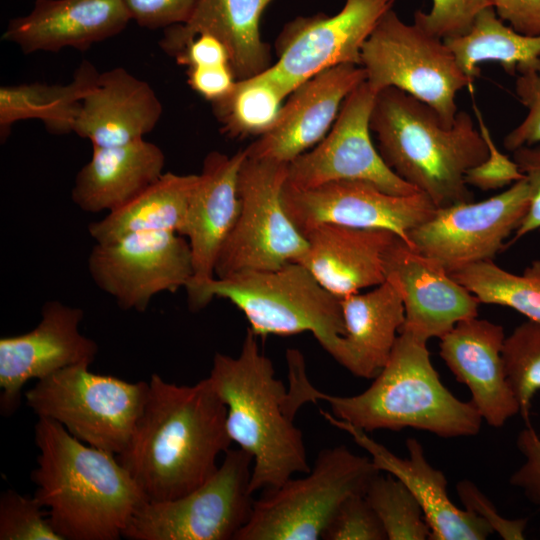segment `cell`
<instances>
[{
	"instance_id": "44",
	"label": "cell",
	"mask_w": 540,
	"mask_h": 540,
	"mask_svg": "<svg viewBox=\"0 0 540 540\" xmlns=\"http://www.w3.org/2000/svg\"><path fill=\"white\" fill-rule=\"evenodd\" d=\"M516 444L525 462L510 477L511 485L520 488L534 505H540V437L530 424L520 431Z\"/></svg>"
},
{
	"instance_id": "4",
	"label": "cell",
	"mask_w": 540,
	"mask_h": 540,
	"mask_svg": "<svg viewBox=\"0 0 540 540\" xmlns=\"http://www.w3.org/2000/svg\"><path fill=\"white\" fill-rule=\"evenodd\" d=\"M208 378L226 406L232 442L252 457V493L276 489L294 473L310 471L288 389L249 328L237 357L214 355Z\"/></svg>"
},
{
	"instance_id": "34",
	"label": "cell",
	"mask_w": 540,
	"mask_h": 540,
	"mask_svg": "<svg viewBox=\"0 0 540 540\" xmlns=\"http://www.w3.org/2000/svg\"><path fill=\"white\" fill-rule=\"evenodd\" d=\"M365 497L378 515L388 540H425L430 527L411 491L392 475L377 474Z\"/></svg>"
},
{
	"instance_id": "25",
	"label": "cell",
	"mask_w": 540,
	"mask_h": 540,
	"mask_svg": "<svg viewBox=\"0 0 540 540\" xmlns=\"http://www.w3.org/2000/svg\"><path fill=\"white\" fill-rule=\"evenodd\" d=\"M162 112L148 82L115 67L99 73L82 100L73 132L92 146L126 145L144 139L157 126Z\"/></svg>"
},
{
	"instance_id": "1",
	"label": "cell",
	"mask_w": 540,
	"mask_h": 540,
	"mask_svg": "<svg viewBox=\"0 0 540 540\" xmlns=\"http://www.w3.org/2000/svg\"><path fill=\"white\" fill-rule=\"evenodd\" d=\"M147 398L119 462L147 501L187 494L217 471V458L232 443L226 406L209 378L193 385L151 375Z\"/></svg>"
},
{
	"instance_id": "6",
	"label": "cell",
	"mask_w": 540,
	"mask_h": 540,
	"mask_svg": "<svg viewBox=\"0 0 540 540\" xmlns=\"http://www.w3.org/2000/svg\"><path fill=\"white\" fill-rule=\"evenodd\" d=\"M191 311L215 298L234 304L258 337L311 332L337 362L346 333L340 298L325 289L300 263L275 270H245L186 290Z\"/></svg>"
},
{
	"instance_id": "11",
	"label": "cell",
	"mask_w": 540,
	"mask_h": 540,
	"mask_svg": "<svg viewBox=\"0 0 540 540\" xmlns=\"http://www.w3.org/2000/svg\"><path fill=\"white\" fill-rule=\"evenodd\" d=\"M287 171L288 164L246 156L237 183L240 212L218 255L215 277L279 269L305 254L307 240L282 203Z\"/></svg>"
},
{
	"instance_id": "9",
	"label": "cell",
	"mask_w": 540,
	"mask_h": 540,
	"mask_svg": "<svg viewBox=\"0 0 540 540\" xmlns=\"http://www.w3.org/2000/svg\"><path fill=\"white\" fill-rule=\"evenodd\" d=\"M361 66L376 93L398 88L431 106L446 126L453 125L458 113L457 94L473 83L443 39L405 23L393 9L365 41Z\"/></svg>"
},
{
	"instance_id": "36",
	"label": "cell",
	"mask_w": 540,
	"mask_h": 540,
	"mask_svg": "<svg viewBox=\"0 0 540 540\" xmlns=\"http://www.w3.org/2000/svg\"><path fill=\"white\" fill-rule=\"evenodd\" d=\"M0 540H63L34 496L13 489L0 496Z\"/></svg>"
},
{
	"instance_id": "15",
	"label": "cell",
	"mask_w": 540,
	"mask_h": 540,
	"mask_svg": "<svg viewBox=\"0 0 540 540\" xmlns=\"http://www.w3.org/2000/svg\"><path fill=\"white\" fill-rule=\"evenodd\" d=\"M376 92L365 80L344 100L327 135L288 164L286 184L312 188L337 180L369 182L393 195L418 191L383 160L371 139L370 115Z\"/></svg>"
},
{
	"instance_id": "31",
	"label": "cell",
	"mask_w": 540,
	"mask_h": 540,
	"mask_svg": "<svg viewBox=\"0 0 540 540\" xmlns=\"http://www.w3.org/2000/svg\"><path fill=\"white\" fill-rule=\"evenodd\" d=\"M462 71L471 80L480 74L479 65L497 62L511 76L540 56V35H524L506 24L492 6L475 17L470 29L444 39Z\"/></svg>"
},
{
	"instance_id": "33",
	"label": "cell",
	"mask_w": 540,
	"mask_h": 540,
	"mask_svg": "<svg viewBox=\"0 0 540 540\" xmlns=\"http://www.w3.org/2000/svg\"><path fill=\"white\" fill-rule=\"evenodd\" d=\"M285 98L260 74L237 80L223 98L212 102L213 112L227 137L261 136L272 128Z\"/></svg>"
},
{
	"instance_id": "46",
	"label": "cell",
	"mask_w": 540,
	"mask_h": 540,
	"mask_svg": "<svg viewBox=\"0 0 540 540\" xmlns=\"http://www.w3.org/2000/svg\"><path fill=\"white\" fill-rule=\"evenodd\" d=\"M496 14L516 31L540 35V0H491Z\"/></svg>"
},
{
	"instance_id": "41",
	"label": "cell",
	"mask_w": 540,
	"mask_h": 540,
	"mask_svg": "<svg viewBox=\"0 0 540 540\" xmlns=\"http://www.w3.org/2000/svg\"><path fill=\"white\" fill-rule=\"evenodd\" d=\"M456 490L464 509L484 520L504 540L525 539L526 518L508 519L499 514L495 505L470 480H461Z\"/></svg>"
},
{
	"instance_id": "13",
	"label": "cell",
	"mask_w": 540,
	"mask_h": 540,
	"mask_svg": "<svg viewBox=\"0 0 540 540\" xmlns=\"http://www.w3.org/2000/svg\"><path fill=\"white\" fill-rule=\"evenodd\" d=\"M530 190L525 178L480 202L437 207L408 235L409 245L452 273L493 260L527 213Z\"/></svg>"
},
{
	"instance_id": "14",
	"label": "cell",
	"mask_w": 540,
	"mask_h": 540,
	"mask_svg": "<svg viewBox=\"0 0 540 540\" xmlns=\"http://www.w3.org/2000/svg\"><path fill=\"white\" fill-rule=\"evenodd\" d=\"M88 271L122 310L144 312L154 296L176 292L193 276L188 240L170 231L125 235L92 248Z\"/></svg>"
},
{
	"instance_id": "38",
	"label": "cell",
	"mask_w": 540,
	"mask_h": 540,
	"mask_svg": "<svg viewBox=\"0 0 540 540\" xmlns=\"http://www.w3.org/2000/svg\"><path fill=\"white\" fill-rule=\"evenodd\" d=\"M324 540H387L384 527L365 495L348 497L325 529Z\"/></svg>"
},
{
	"instance_id": "7",
	"label": "cell",
	"mask_w": 540,
	"mask_h": 540,
	"mask_svg": "<svg viewBox=\"0 0 540 540\" xmlns=\"http://www.w3.org/2000/svg\"><path fill=\"white\" fill-rule=\"evenodd\" d=\"M379 469L345 445L322 449L305 477L290 478L254 500L234 540H318L348 497L365 495Z\"/></svg>"
},
{
	"instance_id": "19",
	"label": "cell",
	"mask_w": 540,
	"mask_h": 540,
	"mask_svg": "<svg viewBox=\"0 0 540 540\" xmlns=\"http://www.w3.org/2000/svg\"><path fill=\"white\" fill-rule=\"evenodd\" d=\"M365 80L364 68L350 63L306 80L289 95L272 128L245 148L247 156L289 164L326 136L345 98Z\"/></svg>"
},
{
	"instance_id": "30",
	"label": "cell",
	"mask_w": 540,
	"mask_h": 540,
	"mask_svg": "<svg viewBox=\"0 0 540 540\" xmlns=\"http://www.w3.org/2000/svg\"><path fill=\"white\" fill-rule=\"evenodd\" d=\"M198 174L163 173L159 179L123 207L88 226L99 244L146 231L181 233Z\"/></svg>"
},
{
	"instance_id": "5",
	"label": "cell",
	"mask_w": 540,
	"mask_h": 540,
	"mask_svg": "<svg viewBox=\"0 0 540 540\" xmlns=\"http://www.w3.org/2000/svg\"><path fill=\"white\" fill-rule=\"evenodd\" d=\"M370 129L385 163L436 207L473 201L465 175L488 147L469 113L446 126L431 106L388 87L376 93Z\"/></svg>"
},
{
	"instance_id": "27",
	"label": "cell",
	"mask_w": 540,
	"mask_h": 540,
	"mask_svg": "<svg viewBox=\"0 0 540 540\" xmlns=\"http://www.w3.org/2000/svg\"><path fill=\"white\" fill-rule=\"evenodd\" d=\"M92 148L91 159L78 171L71 190L72 201L83 211H115L164 173V152L145 139Z\"/></svg>"
},
{
	"instance_id": "17",
	"label": "cell",
	"mask_w": 540,
	"mask_h": 540,
	"mask_svg": "<svg viewBox=\"0 0 540 540\" xmlns=\"http://www.w3.org/2000/svg\"><path fill=\"white\" fill-rule=\"evenodd\" d=\"M81 308L59 301L46 302L41 319L31 331L0 339V410L11 416L19 407L24 385L65 367L91 365L97 343L80 332Z\"/></svg>"
},
{
	"instance_id": "8",
	"label": "cell",
	"mask_w": 540,
	"mask_h": 540,
	"mask_svg": "<svg viewBox=\"0 0 540 540\" xmlns=\"http://www.w3.org/2000/svg\"><path fill=\"white\" fill-rule=\"evenodd\" d=\"M89 366H68L37 380L24 394L26 404L83 443L118 455L131 439L149 382L95 374Z\"/></svg>"
},
{
	"instance_id": "24",
	"label": "cell",
	"mask_w": 540,
	"mask_h": 540,
	"mask_svg": "<svg viewBox=\"0 0 540 540\" xmlns=\"http://www.w3.org/2000/svg\"><path fill=\"white\" fill-rule=\"evenodd\" d=\"M302 264L330 293L343 298L386 281V255L398 236L386 229L319 225L306 234Z\"/></svg>"
},
{
	"instance_id": "35",
	"label": "cell",
	"mask_w": 540,
	"mask_h": 540,
	"mask_svg": "<svg viewBox=\"0 0 540 540\" xmlns=\"http://www.w3.org/2000/svg\"><path fill=\"white\" fill-rule=\"evenodd\" d=\"M501 356L519 413L529 424L531 402L540 391V324L528 319L518 325L505 337Z\"/></svg>"
},
{
	"instance_id": "21",
	"label": "cell",
	"mask_w": 540,
	"mask_h": 540,
	"mask_svg": "<svg viewBox=\"0 0 540 540\" xmlns=\"http://www.w3.org/2000/svg\"><path fill=\"white\" fill-rule=\"evenodd\" d=\"M131 20L123 0H35L27 15L9 21L2 40L24 54L86 51L120 34Z\"/></svg>"
},
{
	"instance_id": "39",
	"label": "cell",
	"mask_w": 540,
	"mask_h": 540,
	"mask_svg": "<svg viewBox=\"0 0 540 540\" xmlns=\"http://www.w3.org/2000/svg\"><path fill=\"white\" fill-rule=\"evenodd\" d=\"M490 6L491 0H432L429 12H415L414 23L444 40L464 35L479 12Z\"/></svg>"
},
{
	"instance_id": "16",
	"label": "cell",
	"mask_w": 540,
	"mask_h": 540,
	"mask_svg": "<svg viewBox=\"0 0 540 540\" xmlns=\"http://www.w3.org/2000/svg\"><path fill=\"white\" fill-rule=\"evenodd\" d=\"M284 209L304 235L322 224L386 229L409 244V232L437 208L421 192L393 195L361 180H337L312 188L284 184Z\"/></svg>"
},
{
	"instance_id": "29",
	"label": "cell",
	"mask_w": 540,
	"mask_h": 540,
	"mask_svg": "<svg viewBox=\"0 0 540 540\" xmlns=\"http://www.w3.org/2000/svg\"><path fill=\"white\" fill-rule=\"evenodd\" d=\"M98 75L95 66L83 60L67 84L32 82L1 86V142L6 141L16 122L29 119L40 120L51 134L73 132L82 100Z\"/></svg>"
},
{
	"instance_id": "28",
	"label": "cell",
	"mask_w": 540,
	"mask_h": 540,
	"mask_svg": "<svg viewBox=\"0 0 540 540\" xmlns=\"http://www.w3.org/2000/svg\"><path fill=\"white\" fill-rule=\"evenodd\" d=\"M340 302L346 333L338 363L356 377L374 379L387 363L403 326L402 299L386 280Z\"/></svg>"
},
{
	"instance_id": "42",
	"label": "cell",
	"mask_w": 540,
	"mask_h": 540,
	"mask_svg": "<svg viewBox=\"0 0 540 540\" xmlns=\"http://www.w3.org/2000/svg\"><path fill=\"white\" fill-rule=\"evenodd\" d=\"M133 21L142 28L156 30L185 23L198 0H123Z\"/></svg>"
},
{
	"instance_id": "26",
	"label": "cell",
	"mask_w": 540,
	"mask_h": 540,
	"mask_svg": "<svg viewBox=\"0 0 540 540\" xmlns=\"http://www.w3.org/2000/svg\"><path fill=\"white\" fill-rule=\"evenodd\" d=\"M273 0H198L191 17L163 30L159 46L176 57L197 35L208 34L222 42L236 80L255 77L271 64L268 43L260 33V21Z\"/></svg>"
},
{
	"instance_id": "2",
	"label": "cell",
	"mask_w": 540,
	"mask_h": 540,
	"mask_svg": "<svg viewBox=\"0 0 540 540\" xmlns=\"http://www.w3.org/2000/svg\"><path fill=\"white\" fill-rule=\"evenodd\" d=\"M39 450L31 472L34 497L63 540H118L147 501L117 455L72 436L60 423L38 418Z\"/></svg>"
},
{
	"instance_id": "23",
	"label": "cell",
	"mask_w": 540,
	"mask_h": 540,
	"mask_svg": "<svg viewBox=\"0 0 540 540\" xmlns=\"http://www.w3.org/2000/svg\"><path fill=\"white\" fill-rule=\"evenodd\" d=\"M246 156L244 149L231 156L212 151L204 158L180 233L189 242L193 264L186 290L215 277L218 255L240 212L237 183Z\"/></svg>"
},
{
	"instance_id": "32",
	"label": "cell",
	"mask_w": 540,
	"mask_h": 540,
	"mask_svg": "<svg viewBox=\"0 0 540 540\" xmlns=\"http://www.w3.org/2000/svg\"><path fill=\"white\" fill-rule=\"evenodd\" d=\"M450 274L480 303L509 307L540 324V259L522 275L506 271L493 260L473 263Z\"/></svg>"
},
{
	"instance_id": "18",
	"label": "cell",
	"mask_w": 540,
	"mask_h": 540,
	"mask_svg": "<svg viewBox=\"0 0 540 540\" xmlns=\"http://www.w3.org/2000/svg\"><path fill=\"white\" fill-rule=\"evenodd\" d=\"M385 270L404 306L400 332L427 342L441 338L461 320L478 316V299L443 266L400 237L386 255Z\"/></svg>"
},
{
	"instance_id": "37",
	"label": "cell",
	"mask_w": 540,
	"mask_h": 540,
	"mask_svg": "<svg viewBox=\"0 0 540 540\" xmlns=\"http://www.w3.org/2000/svg\"><path fill=\"white\" fill-rule=\"evenodd\" d=\"M515 92L527 113L503 140L510 152L540 143V56L517 71Z\"/></svg>"
},
{
	"instance_id": "20",
	"label": "cell",
	"mask_w": 540,
	"mask_h": 540,
	"mask_svg": "<svg viewBox=\"0 0 540 540\" xmlns=\"http://www.w3.org/2000/svg\"><path fill=\"white\" fill-rule=\"evenodd\" d=\"M323 418L348 433L370 455L379 471L396 477L419 502L430 527L431 540H485L493 532L480 517L458 508L449 498L447 479L427 460L424 448L415 438L406 440L408 458H400L367 432L320 410Z\"/></svg>"
},
{
	"instance_id": "12",
	"label": "cell",
	"mask_w": 540,
	"mask_h": 540,
	"mask_svg": "<svg viewBox=\"0 0 540 540\" xmlns=\"http://www.w3.org/2000/svg\"><path fill=\"white\" fill-rule=\"evenodd\" d=\"M394 0H345L335 15L318 13L288 22L276 39L278 60L260 75L286 98L317 73L340 64L361 65L365 41Z\"/></svg>"
},
{
	"instance_id": "3",
	"label": "cell",
	"mask_w": 540,
	"mask_h": 540,
	"mask_svg": "<svg viewBox=\"0 0 540 540\" xmlns=\"http://www.w3.org/2000/svg\"><path fill=\"white\" fill-rule=\"evenodd\" d=\"M289 386L301 406L325 401L333 416L367 433L410 427L442 438L473 436L483 420L471 401H461L443 385L427 342L407 332L399 333L387 363L360 394L335 396L319 391L304 368L292 372Z\"/></svg>"
},
{
	"instance_id": "47",
	"label": "cell",
	"mask_w": 540,
	"mask_h": 540,
	"mask_svg": "<svg viewBox=\"0 0 540 540\" xmlns=\"http://www.w3.org/2000/svg\"><path fill=\"white\" fill-rule=\"evenodd\" d=\"M179 65L203 67L229 64V54L220 40L208 34L194 37L175 57Z\"/></svg>"
},
{
	"instance_id": "40",
	"label": "cell",
	"mask_w": 540,
	"mask_h": 540,
	"mask_svg": "<svg viewBox=\"0 0 540 540\" xmlns=\"http://www.w3.org/2000/svg\"><path fill=\"white\" fill-rule=\"evenodd\" d=\"M479 131L488 147L487 157L469 169L465 175L468 186L482 191H492L510 186L524 178L513 158L503 154L496 146L480 111L475 107Z\"/></svg>"
},
{
	"instance_id": "45",
	"label": "cell",
	"mask_w": 540,
	"mask_h": 540,
	"mask_svg": "<svg viewBox=\"0 0 540 540\" xmlns=\"http://www.w3.org/2000/svg\"><path fill=\"white\" fill-rule=\"evenodd\" d=\"M187 78L189 86L211 102L226 96L237 81L229 64L189 67Z\"/></svg>"
},
{
	"instance_id": "22",
	"label": "cell",
	"mask_w": 540,
	"mask_h": 540,
	"mask_svg": "<svg viewBox=\"0 0 540 540\" xmlns=\"http://www.w3.org/2000/svg\"><path fill=\"white\" fill-rule=\"evenodd\" d=\"M505 337L501 325L476 316L461 320L439 338L441 358L467 386L482 419L496 428L519 413L503 367Z\"/></svg>"
},
{
	"instance_id": "43",
	"label": "cell",
	"mask_w": 540,
	"mask_h": 540,
	"mask_svg": "<svg viewBox=\"0 0 540 540\" xmlns=\"http://www.w3.org/2000/svg\"><path fill=\"white\" fill-rule=\"evenodd\" d=\"M512 154L529 186L530 202L526 215L508 244L540 230V143L518 148Z\"/></svg>"
},
{
	"instance_id": "10",
	"label": "cell",
	"mask_w": 540,
	"mask_h": 540,
	"mask_svg": "<svg viewBox=\"0 0 540 540\" xmlns=\"http://www.w3.org/2000/svg\"><path fill=\"white\" fill-rule=\"evenodd\" d=\"M252 457L229 448L205 483L166 501H146L122 537L129 540H234L250 518Z\"/></svg>"
}]
</instances>
